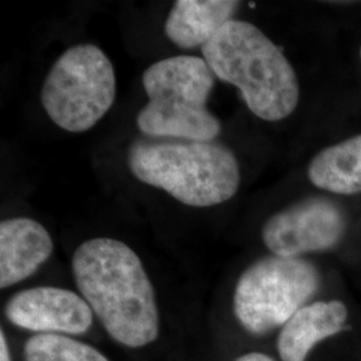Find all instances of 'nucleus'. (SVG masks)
<instances>
[{"mask_svg": "<svg viewBox=\"0 0 361 361\" xmlns=\"http://www.w3.org/2000/svg\"><path fill=\"white\" fill-rule=\"evenodd\" d=\"M129 168L137 180L193 207L229 201L241 178L235 155L216 141L146 135L130 146Z\"/></svg>", "mask_w": 361, "mask_h": 361, "instance_id": "nucleus-3", "label": "nucleus"}, {"mask_svg": "<svg viewBox=\"0 0 361 361\" xmlns=\"http://www.w3.org/2000/svg\"><path fill=\"white\" fill-rule=\"evenodd\" d=\"M344 231L345 219L335 204L310 198L271 216L262 228V240L273 256L300 258L331 249Z\"/></svg>", "mask_w": 361, "mask_h": 361, "instance_id": "nucleus-7", "label": "nucleus"}, {"mask_svg": "<svg viewBox=\"0 0 361 361\" xmlns=\"http://www.w3.org/2000/svg\"><path fill=\"white\" fill-rule=\"evenodd\" d=\"M308 177L332 193H361V135L324 149L312 159Z\"/></svg>", "mask_w": 361, "mask_h": 361, "instance_id": "nucleus-12", "label": "nucleus"}, {"mask_svg": "<svg viewBox=\"0 0 361 361\" xmlns=\"http://www.w3.org/2000/svg\"><path fill=\"white\" fill-rule=\"evenodd\" d=\"M22 355L23 361H110L99 349L65 335L31 336Z\"/></svg>", "mask_w": 361, "mask_h": 361, "instance_id": "nucleus-13", "label": "nucleus"}, {"mask_svg": "<svg viewBox=\"0 0 361 361\" xmlns=\"http://www.w3.org/2000/svg\"><path fill=\"white\" fill-rule=\"evenodd\" d=\"M0 361H13L10 344L3 329H0Z\"/></svg>", "mask_w": 361, "mask_h": 361, "instance_id": "nucleus-14", "label": "nucleus"}, {"mask_svg": "<svg viewBox=\"0 0 361 361\" xmlns=\"http://www.w3.org/2000/svg\"><path fill=\"white\" fill-rule=\"evenodd\" d=\"M54 243L38 221L26 217L0 224V288L25 281L51 257Z\"/></svg>", "mask_w": 361, "mask_h": 361, "instance_id": "nucleus-9", "label": "nucleus"}, {"mask_svg": "<svg viewBox=\"0 0 361 361\" xmlns=\"http://www.w3.org/2000/svg\"><path fill=\"white\" fill-rule=\"evenodd\" d=\"M4 313L13 325L35 335H85L95 317L80 295L49 285L15 293L7 301Z\"/></svg>", "mask_w": 361, "mask_h": 361, "instance_id": "nucleus-8", "label": "nucleus"}, {"mask_svg": "<svg viewBox=\"0 0 361 361\" xmlns=\"http://www.w3.org/2000/svg\"><path fill=\"white\" fill-rule=\"evenodd\" d=\"M238 4L232 0H178L169 13L165 34L182 49L204 47L232 20Z\"/></svg>", "mask_w": 361, "mask_h": 361, "instance_id": "nucleus-11", "label": "nucleus"}, {"mask_svg": "<svg viewBox=\"0 0 361 361\" xmlns=\"http://www.w3.org/2000/svg\"><path fill=\"white\" fill-rule=\"evenodd\" d=\"M234 361H274L271 356L261 352H249L245 355L238 356Z\"/></svg>", "mask_w": 361, "mask_h": 361, "instance_id": "nucleus-15", "label": "nucleus"}, {"mask_svg": "<svg viewBox=\"0 0 361 361\" xmlns=\"http://www.w3.org/2000/svg\"><path fill=\"white\" fill-rule=\"evenodd\" d=\"M71 268L79 295L116 343L140 349L157 341L161 319L154 286L128 244L109 237L87 240L74 252Z\"/></svg>", "mask_w": 361, "mask_h": 361, "instance_id": "nucleus-1", "label": "nucleus"}, {"mask_svg": "<svg viewBox=\"0 0 361 361\" xmlns=\"http://www.w3.org/2000/svg\"><path fill=\"white\" fill-rule=\"evenodd\" d=\"M360 56H361V49H360Z\"/></svg>", "mask_w": 361, "mask_h": 361, "instance_id": "nucleus-16", "label": "nucleus"}, {"mask_svg": "<svg viewBox=\"0 0 361 361\" xmlns=\"http://www.w3.org/2000/svg\"><path fill=\"white\" fill-rule=\"evenodd\" d=\"M116 89V73L107 55L94 44H78L66 50L52 66L40 101L61 129L83 133L110 110Z\"/></svg>", "mask_w": 361, "mask_h": 361, "instance_id": "nucleus-5", "label": "nucleus"}, {"mask_svg": "<svg viewBox=\"0 0 361 361\" xmlns=\"http://www.w3.org/2000/svg\"><path fill=\"white\" fill-rule=\"evenodd\" d=\"M347 308L340 301H319L302 307L281 328L277 350L283 361H305L324 338L344 328Z\"/></svg>", "mask_w": 361, "mask_h": 361, "instance_id": "nucleus-10", "label": "nucleus"}, {"mask_svg": "<svg viewBox=\"0 0 361 361\" xmlns=\"http://www.w3.org/2000/svg\"><path fill=\"white\" fill-rule=\"evenodd\" d=\"M212 73L241 91L255 116L276 122L298 104L296 73L281 50L259 28L232 19L202 47Z\"/></svg>", "mask_w": 361, "mask_h": 361, "instance_id": "nucleus-2", "label": "nucleus"}, {"mask_svg": "<svg viewBox=\"0 0 361 361\" xmlns=\"http://www.w3.org/2000/svg\"><path fill=\"white\" fill-rule=\"evenodd\" d=\"M142 85L149 102L137 116L147 137L214 141L221 133L217 116L207 109L214 74L204 58L180 55L145 70Z\"/></svg>", "mask_w": 361, "mask_h": 361, "instance_id": "nucleus-4", "label": "nucleus"}, {"mask_svg": "<svg viewBox=\"0 0 361 361\" xmlns=\"http://www.w3.org/2000/svg\"><path fill=\"white\" fill-rule=\"evenodd\" d=\"M319 285V271L302 258H261L237 281L233 296L235 319L253 335L268 334L284 326L305 307Z\"/></svg>", "mask_w": 361, "mask_h": 361, "instance_id": "nucleus-6", "label": "nucleus"}]
</instances>
